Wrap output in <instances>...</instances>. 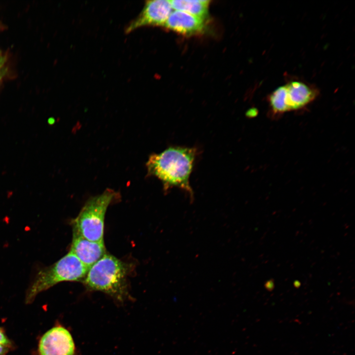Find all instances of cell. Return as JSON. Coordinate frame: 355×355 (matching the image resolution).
<instances>
[{"label":"cell","instance_id":"cell-1","mask_svg":"<svg viewBox=\"0 0 355 355\" xmlns=\"http://www.w3.org/2000/svg\"><path fill=\"white\" fill-rule=\"evenodd\" d=\"M196 149L193 147L170 146L160 153L151 154L146 164L148 174L159 179L167 192L173 187L182 189L194 201L189 184Z\"/></svg>","mask_w":355,"mask_h":355},{"label":"cell","instance_id":"cell-2","mask_svg":"<svg viewBox=\"0 0 355 355\" xmlns=\"http://www.w3.org/2000/svg\"><path fill=\"white\" fill-rule=\"evenodd\" d=\"M129 264L106 253L91 266L83 283L89 290L99 291L123 302L129 297Z\"/></svg>","mask_w":355,"mask_h":355},{"label":"cell","instance_id":"cell-3","mask_svg":"<svg viewBox=\"0 0 355 355\" xmlns=\"http://www.w3.org/2000/svg\"><path fill=\"white\" fill-rule=\"evenodd\" d=\"M89 268L70 251L50 266L42 269L28 288L25 298L31 304L39 293L62 282H83Z\"/></svg>","mask_w":355,"mask_h":355},{"label":"cell","instance_id":"cell-4","mask_svg":"<svg viewBox=\"0 0 355 355\" xmlns=\"http://www.w3.org/2000/svg\"><path fill=\"white\" fill-rule=\"evenodd\" d=\"M119 194L111 189L90 198L77 217L72 220L73 232L93 242H103L104 220L109 205L119 198Z\"/></svg>","mask_w":355,"mask_h":355},{"label":"cell","instance_id":"cell-5","mask_svg":"<svg viewBox=\"0 0 355 355\" xmlns=\"http://www.w3.org/2000/svg\"><path fill=\"white\" fill-rule=\"evenodd\" d=\"M318 91L299 81H292L278 87L268 96L270 115L276 118L290 111L306 106L317 97Z\"/></svg>","mask_w":355,"mask_h":355},{"label":"cell","instance_id":"cell-6","mask_svg":"<svg viewBox=\"0 0 355 355\" xmlns=\"http://www.w3.org/2000/svg\"><path fill=\"white\" fill-rule=\"evenodd\" d=\"M39 355H74L72 337L65 327L55 326L40 337L37 348Z\"/></svg>","mask_w":355,"mask_h":355},{"label":"cell","instance_id":"cell-7","mask_svg":"<svg viewBox=\"0 0 355 355\" xmlns=\"http://www.w3.org/2000/svg\"><path fill=\"white\" fill-rule=\"evenodd\" d=\"M172 9L169 0H147L140 14L126 26L125 32L128 34L147 26L164 27Z\"/></svg>","mask_w":355,"mask_h":355},{"label":"cell","instance_id":"cell-8","mask_svg":"<svg viewBox=\"0 0 355 355\" xmlns=\"http://www.w3.org/2000/svg\"><path fill=\"white\" fill-rule=\"evenodd\" d=\"M70 251L88 268L106 253L104 241H91L74 232Z\"/></svg>","mask_w":355,"mask_h":355},{"label":"cell","instance_id":"cell-9","mask_svg":"<svg viewBox=\"0 0 355 355\" xmlns=\"http://www.w3.org/2000/svg\"><path fill=\"white\" fill-rule=\"evenodd\" d=\"M205 20L180 11H172L164 27L184 36L202 34L205 31Z\"/></svg>","mask_w":355,"mask_h":355},{"label":"cell","instance_id":"cell-10","mask_svg":"<svg viewBox=\"0 0 355 355\" xmlns=\"http://www.w3.org/2000/svg\"><path fill=\"white\" fill-rule=\"evenodd\" d=\"M173 9L186 12L205 20L208 17L210 1L208 0H169Z\"/></svg>","mask_w":355,"mask_h":355},{"label":"cell","instance_id":"cell-11","mask_svg":"<svg viewBox=\"0 0 355 355\" xmlns=\"http://www.w3.org/2000/svg\"><path fill=\"white\" fill-rule=\"evenodd\" d=\"M0 344L14 348V344L8 337L3 328L0 327Z\"/></svg>","mask_w":355,"mask_h":355},{"label":"cell","instance_id":"cell-12","mask_svg":"<svg viewBox=\"0 0 355 355\" xmlns=\"http://www.w3.org/2000/svg\"><path fill=\"white\" fill-rule=\"evenodd\" d=\"M13 348H14L0 344V355H7Z\"/></svg>","mask_w":355,"mask_h":355},{"label":"cell","instance_id":"cell-13","mask_svg":"<svg viewBox=\"0 0 355 355\" xmlns=\"http://www.w3.org/2000/svg\"><path fill=\"white\" fill-rule=\"evenodd\" d=\"M4 59L3 57H2L1 55H0V69L2 67V65L4 63Z\"/></svg>","mask_w":355,"mask_h":355},{"label":"cell","instance_id":"cell-14","mask_svg":"<svg viewBox=\"0 0 355 355\" xmlns=\"http://www.w3.org/2000/svg\"><path fill=\"white\" fill-rule=\"evenodd\" d=\"M1 76H2V73H1V69H0V80L1 78Z\"/></svg>","mask_w":355,"mask_h":355}]
</instances>
